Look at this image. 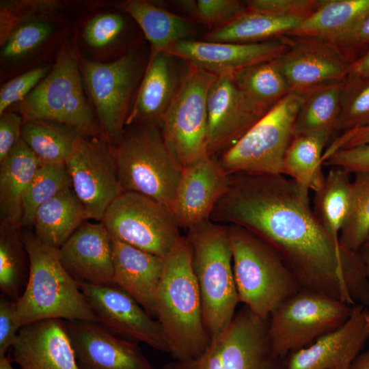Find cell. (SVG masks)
<instances>
[{
  "label": "cell",
  "mask_w": 369,
  "mask_h": 369,
  "mask_svg": "<svg viewBox=\"0 0 369 369\" xmlns=\"http://www.w3.org/2000/svg\"><path fill=\"white\" fill-rule=\"evenodd\" d=\"M210 220L245 228L280 257L301 289L351 305L369 294V281L359 252L345 251L319 223L310 200L287 176L238 174Z\"/></svg>",
  "instance_id": "cell-1"
},
{
  "label": "cell",
  "mask_w": 369,
  "mask_h": 369,
  "mask_svg": "<svg viewBox=\"0 0 369 369\" xmlns=\"http://www.w3.org/2000/svg\"><path fill=\"white\" fill-rule=\"evenodd\" d=\"M156 318L173 360L196 357L208 347L210 338L204 323L191 247L186 236L164 258L156 296Z\"/></svg>",
  "instance_id": "cell-2"
},
{
  "label": "cell",
  "mask_w": 369,
  "mask_h": 369,
  "mask_svg": "<svg viewBox=\"0 0 369 369\" xmlns=\"http://www.w3.org/2000/svg\"><path fill=\"white\" fill-rule=\"evenodd\" d=\"M22 235L29 271L16 301L19 327L53 318L98 323L78 282L63 266L58 248L44 243L35 234Z\"/></svg>",
  "instance_id": "cell-3"
},
{
  "label": "cell",
  "mask_w": 369,
  "mask_h": 369,
  "mask_svg": "<svg viewBox=\"0 0 369 369\" xmlns=\"http://www.w3.org/2000/svg\"><path fill=\"white\" fill-rule=\"evenodd\" d=\"M186 236L211 340L230 324L239 303L228 226L208 219L189 229Z\"/></svg>",
  "instance_id": "cell-4"
},
{
  "label": "cell",
  "mask_w": 369,
  "mask_h": 369,
  "mask_svg": "<svg viewBox=\"0 0 369 369\" xmlns=\"http://www.w3.org/2000/svg\"><path fill=\"white\" fill-rule=\"evenodd\" d=\"M8 110L18 113L24 120L54 121L83 137H104L84 87L72 36L60 50L47 75Z\"/></svg>",
  "instance_id": "cell-5"
},
{
  "label": "cell",
  "mask_w": 369,
  "mask_h": 369,
  "mask_svg": "<svg viewBox=\"0 0 369 369\" xmlns=\"http://www.w3.org/2000/svg\"><path fill=\"white\" fill-rule=\"evenodd\" d=\"M112 146L123 191L150 197L171 210L183 168L166 144L161 126H126Z\"/></svg>",
  "instance_id": "cell-6"
},
{
  "label": "cell",
  "mask_w": 369,
  "mask_h": 369,
  "mask_svg": "<svg viewBox=\"0 0 369 369\" xmlns=\"http://www.w3.org/2000/svg\"><path fill=\"white\" fill-rule=\"evenodd\" d=\"M239 302L262 319L301 288L277 253L241 227L227 225Z\"/></svg>",
  "instance_id": "cell-7"
},
{
  "label": "cell",
  "mask_w": 369,
  "mask_h": 369,
  "mask_svg": "<svg viewBox=\"0 0 369 369\" xmlns=\"http://www.w3.org/2000/svg\"><path fill=\"white\" fill-rule=\"evenodd\" d=\"M77 54L84 87L101 133L113 146L126 126L146 71L149 51H145L142 44L108 62L87 60Z\"/></svg>",
  "instance_id": "cell-8"
},
{
  "label": "cell",
  "mask_w": 369,
  "mask_h": 369,
  "mask_svg": "<svg viewBox=\"0 0 369 369\" xmlns=\"http://www.w3.org/2000/svg\"><path fill=\"white\" fill-rule=\"evenodd\" d=\"M304 99L289 93L261 118L232 147L216 157L229 176L282 174L294 123Z\"/></svg>",
  "instance_id": "cell-9"
},
{
  "label": "cell",
  "mask_w": 369,
  "mask_h": 369,
  "mask_svg": "<svg viewBox=\"0 0 369 369\" xmlns=\"http://www.w3.org/2000/svg\"><path fill=\"white\" fill-rule=\"evenodd\" d=\"M163 369H286V358L278 357L271 347L268 319L245 306L201 355L173 360Z\"/></svg>",
  "instance_id": "cell-10"
},
{
  "label": "cell",
  "mask_w": 369,
  "mask_h": 369,
  "mask_svg": "<svg viewBox=\"0 0 369 369\" xmlns=\"http://www.w3.org/2000/svg\"><path fill=\"white\" fill-rule=\"evenodd\" d=\"M353 308L331 297L301 289L268 318V335L274 353L286 358L310 345L344 324Z\"/></svg>",
  "instance_id": "cell-11"
},
{
  "label": "cell",
  "mask_w": 369,
  "mask_h": 369,
  "mask_svg": "<svg viewBox=\"0 0 369 369\" xmlns=\"http://www.w3.org/2000/svg\"><path fill=\"white\" fill-rule=\"evenodd\" d=\"M217 78L213 73L187 64L162 120L165 141L182 168L208 155V96Z\"/></svg>",
  "instance_id": "cell-12"
},
{
  "label": "cell",
  "mask_w": 369,
  "mask_h": 369,
  "mask_svg": "<svg viewBox=\"0 0 369 369\" xmlns=\"http://www.w3.org/2000/svg\"><path fill=\"white\" fill-rule=\"evenodd\" d=\"M102 222L112 238L165 258L182 240L172 212L146 195L124 191L107 209Z\"/></svg>",
  "instance_id": "cell-13"
},
{
  "label": "cell",
  "mask_w": 369,
  "mask_h": 369,
  "mask_svg": "<svg viewBox=\"0 0 369 369\" xmlns=\"http://www.w3.org/2000/svg\"><path fill=\"white\" fill-rule=\"evenodd\" d=\"M72 20L59 7L40 12L18 26L0 46V83L53 62L71 38Z\"/></svg>",
  "instance_id": "cell-14"
},
{
  "label": "cell",
  "mask_w": 369,
  "mask_h": 369,
  "mask_svg": "<svg viewBox=\"0 0 369 369\" xmlns=\"http://www.w3.org/2000/svg\"><path fill=\"white\" fill-rule=\"evenodd\" d=\"M66 165L87 219L102 221L108 207L124 192L113 146L104 137L81 136Z\"/></svg>",
  "instance_id": "cell-15"
},
{
  "label": "cell",
  "mask_w": 369,
  "mask_h": 369,
  "mask_svg": "<svg viewBox=\"0 0 369 369\" xmlns=\"http://www.w3.org/2000/svg\"><path fill=\"white\" fill-rule=\"evenodd\" d=\"M114 3L98 0L94 8L72 19V37L77 53L83 58L111 62L146 40L134 19Z\"/></svg>",
  "instance_id": "cell-16"
},
{
  "label": "cell",
  "mask_w": 369,
  "mask_h": 369,
  "mask_svg": "<svg viewBox=\"0 0 369 369\" xmlns=\"http://www.w3.org/2000/svg\"><path fill=\"white\" fill-rule=\"evenodd\" d=\"M98 323L111 333L168 353L159 321L115 284L78 282Z\"/></svg>",
  "instance_id": "cell-17"
},
{
  "label": "cell",
  "mask_w": 369,
  "mask_h": 369,
  "mask_svg": "<svg viewBox=\"0 0 369 369\" xmlns=\"http://www.w3.org/2000/svg\"><path fill=\"white\" fill-rule=\"evenodd\" d=\"M290 93L305 96L329 85L344 82L351 62L337 46L313 38L289 36L278 58Z\"/></svg>",
  "instance_id": "cell-18"
},
{
  "label": "cell",
  "mask_w": 369,
  "mask_h": 369,
  "mask_svg": "<svg viewBox=\"0 0 369 369\" xmlns=\"http://www.w3.org/2000/svg\"><path fill=\"white\" fill-rule=\"evenodd\" d=\"M288 46L287 36L245 44L188 39L177 42L165 52L218 76L276 59Z\"/></svg>",
  "instance_id": "cell-19"
},
{
  "label": "cell",
  "mask_w": 369,
  "mask_h": 369,
  "mask_svg": "<svg viewBox=\"0 0 369 369\" xmlns=\"http://www.w3.org/2000/svg\"><path fill=\"white\" fill-rule=\"evenodd\" d=\"M264 115L249 104L232 74L218 75L208 96V155L220 156Z\"/></svg>",
  "instance_id": "cell-20"
},
{
  "label": "cell",
  "mask_w": 369,
  "mask_h": 369,
  "mask_svg": "<svg viewBox=\"0 0 369 369\" xmlns=\"http://www.w3.org/2000/svg\"><path fill=\"white\" fill-rule=\"evenodd\" d=\"M64 321L80 369H154L137 342L98 323Z\"/></svg>",
  "instance_id": "cell-21"
},
{
  "label": "cell",
  "mask_w": 369,
  "mask_h": 369,
  "mask_svg": "<svg viewBox=\"0 0 369 369\" xmlns=\"http://www.w3.org/2000/svg\"><path fill=\"white\" fill-rule=\"evenodd\" d=\"M369 340V310L356 304L346 322L286 357V369H348Z\"/></svg>",
  "instance_id": "cell-22"
},
{
  "label": "cell",
  "mask_w": 369,
  "mask_h": 369,
  "mask_svg": "<svg viewBox=\"0 0 369 369\" xmlns=\"http://www.w3.org/2000/svg\"><path fill=\"white\" fill-rule=\"evenodd\" d=\"M230 181L217 159L206 155L183 168L171 211L187 230L210 219Z\"/></svg>",
  "instance_id": "cell-23"
},
{
  "label": "cell",
  "mask_w": 369,
  "mask_h": 369,
  "mask_svg": "<svg viewBox=\"0 0 369 369\" xmlns=\"http://www.w3.org/2000/svg\"><path fill=\"white\" fill-rule=\"evenodd\" d=\"M10 354L20 369H80L62 319H46L23 326Z\"/></svg>",
  "instance_id": "cell-24"
},
{
  "label": "cell",
  "mask_w": 369,
  "mask_h": 369,
  "mask_svg": "<svg viewBox=\"0 0 369 369\" xmlns=\"http://www.w3.org/2000/svg\"><path fill=\"white\" fill-rule=\"evenodd\" d=\"M58 250L63 266L78 282L115 284L112 238L102 221L83 223Z\"/></svg>",
  "instance_id": "cell-25"
},
{
  "label": "cell",
  "mask_w": 369,
  "mask_h": 369,
  "mask_svg": "<svg viewBox=\"0 0 369 369\" xmlns=\"http://www.w3.org/2000/svg\"><path fill=\"white\" fill-rule=\"evenodd\" d=\"M112 251L114 284L155 318L156 296L163 274L164 258L114 238Z\"/></svg>",
  "instance_id": "cell-26"
},
{
  "label": "cell",
  "mask_w": 369,
  "mask_h": 369,
  "mask_svg": "<svg viewBox=\"0 0 369 369\" xmlns=\"http://www.w3.org/2000/svg\"><path fill=\"white\" fill-rule=\"evenodd\" d=\"M174 56L161 52L148 60L126 126L161 124L180 84V75L173 62Z\"/></svg>",
  "instance_id": "cell-27"
},
{
  "label": "cell",
  "mask_w": 369,
  "mask_h": 369,
  "mask_svg": "<svg viewBox=\"0 0 369 369\" xmlns=\"http://www.w3.org/2000/svg\"><path fill=\"white\" fill-rule=\"evenodd\" d=\"M118 8L128 14L149 44L148 60L178 41L189 39L195 30L193 20L171 12L148 0L116 1Z\"/></svg>",
  "instance_id": "cell-28"
},
{
  "label": "cell",
  "mask_w": 369,
  "mask_h": 369,
  "mask_svg": "<svg viewBox=\"0 0 369 369\" xmlns=\"http://www.w3.org/2000/svg\"><path fill=\"white\" fill-rule=\"evenodd\" d=\"M368 12L369 0H322L318 8L287 36L316 38L340 49Z\"/></svg>",
  "instance_id": "cell-29"
},
{
  "label": "cell",
  "mask_w": 369,
  "mask_h": 369,
  "mask_svg": "<svg viewBox=\"0 0 369 369\" xmlns=\"http://www.w3.org/2000/svg\"><path fill=\"white\" fill-rule=\"evenodd\" d=\"M40 165L22 138L0 162L1 221L20 227L24 197Z\"/></svg>",
  "instance_id": "cell-30"
},
{
  "label": "cell",
  "mask_w": 369,
  "mask_h": 369,
  "mask_svg": "<svg viewBox=\"0 0 369 369\" xmlns=\"http://www.w3.org/2000/svg\"><path fill=\"white\" fill-rule=\"evenodd\" d=\"M331 132L320 131L294 136L284 156L282 174L292 180L303 198L309 200V191L321 187L323 155Z\"/></svg>",
  "instance_id": "cell-31"
},
{
  "label": "cell",
  "mask_w": 369,
  "mask_h": 369,
  "mask_svg": "<svg viewBox=\"0 0 369 369\" xmlns=\"http://www.w3.org/2000/svg\"><path fill=\"white\" fill-rule=\"evenodd\" d=\"M86 219L81 203L69 188L38 208L34 234L44 243L59 249Z\"/></svg>",
  "instance_id": "cell-32"
},
{
  "label": "cell",
  "mask_w": 369,
  "mask_h": 369,
  "mask_svg": "<svg viewBox=\"0 0 369 369\" xmlns=\"http://www.w3.org/2000/svg\"><path fill=\"white\" fill-rule=\"evenodd\" d=\"M304 19L247 10L228 24L210 31L206 41L257 43L287 36Z\"/></svg>",
  "instance_id": "cell-33"
},
{
  "label": "cell",
  "mask_w": 369,
  "mask_h": 369,
  "mask_svg": "<svg viewBox=\"0 0 369 369\" xmlns=\"http://www.w3.org/2000/svg\"><path fill=\"white\" fill-rule=\"evenodd\" d=\"M277 58L248 66L232 74L247 101L262 115L290 93Z\"/></svg>",
  "instance_id": "cell-34"
},
{
  "label": "cell",
  "mask_w": 369,
  "mask_h": 369,
  "mask_svg": "<svg viewBox=\"0 0 369 369\" xmlns=\"http://www.w3.org/2000/svg\"><path fill=\"white\" fill-rule=\"evenodd\" d=\"M81 135L69 126L50 120H24L21 138L41 165L65 164Z\"/></svg>",
  "instance_id": "cell-35"
},
{
  "label": "cell",
  "mask_w": 369,
  "mask_h": 369,
  "mask_svg": "<svg viewBox=\"0 0 369 369\" xmlns=\"http://www.w3.org/2000/svg\"><path fill=\"white\" fill-rule=\"evenodd\" d=\"M352 182L349 173L332 167L314 199V213L327 235L336 243L346 219L351 200Z\"/></svg>",
  "instance_id": "cell-36"
},
{
  "label": "cell",
  "mask_w": 369,
  "mask_h": 369,
  "mask_svg": "<svg viewBox=\"0 0 369 369\" xmlns=\"http://www.w3.org/2000/svg\"><path fill=\"white\" fill-rule=\"evenodd\" d=\"M344 82L318 88L305 96L297 113L293 137L337 130Z\"/></svg>",
  "instance_id": "cell-37"
},
{
  "label": "cell",
  "mask_w": 369,
  "mask_h": 369,
  "mask_svg": "<svg viewBox=\"0 0 369 369\" xmlns=\"http://www.w3.org/2000/svg\"><path fill=\"white\" fill-rule=\"evenodd\" d=\"M28 255L19 228L5 221L0 226V290L16 301L26 285Z\"/></svg>",
  "instance_id": "cell-38"
},
{
  "label": "cell",
  "mask_w": 369,
  "mask_h": 369,
  "mask_svg": "<svg viewBox=\"0 0 369 369\" xmlns=\"http://www.w3.org/2000/svg\"><path fill=\"white\" fill-rule=\"evenodd\" d=\"M369 235V172L355 174L350 204L339 243L345 251L357 252Z\"/></svg>",
  "instance_id": "cell-39"
},
{
  "label": "cell",
  "mask_w": 369,
  "mask_h": 369,
  "mask_svg": "<svg viewBox=\"0 0 369 369\" xmlns=\"http://www.w3.org/2000/svg\"><path fill=\"white\" fill-rule=\"evenodd\" d=\"M69 188L72 183L65 164L40 165L24 197L20 226H32L38 208Z\"/></svg>",
  "instance_id": "cell-40"
},
{
  "label": "cell",
  "mask_w": 369,
  "mask_h": 369,
  "mask_svg": "<svg viewBox=\"0 0 369 369\" xmlns=\"http://www.w3.org/2000/svg\"><path fill=\"white\" fill-rule=\"evenodd\" d=\"M175 2L210 31L228 24L247 10L245 1L238 0H182Z\"/></svg>",
  "instance_id": "cell-41"
},
{
  "label": "cell",
  "mask_w": 369,
  "mask_h": 369,
  "mask_svg": "<svg viewBox=\"0 0 369 369\" xmlns=\"http://www.w3.org/2000/svg\"><path fill=\"white\" fill-rule=\"evenodd\" d=\"M369 122V80L344 83L337 129L344 131Z\"/></svg>",
  "instance_id": "cell-42"
},
{
  "label": "cell",
  "mask_w": 369,
  "mask_h": 369,
  "mask_svg": "<svg viewBox=\"0 0 369 369\" xmlns=\"http://www.w3.org/2000/svg\"><path fill=\"white\" fill-rule=\"evenodd\" d=\"M61 5L59 0H1L0 46L25 20L40 12Z\"/></svg>",
  "instance_id": "cell-43"
},
{
  "label": "cell",
  "mask_w": 369,
  "mask_h": 369,
  "mask_svg": "<svg viewBox=\"0 0 369 369\" xmlns=\"http://www.w3.org/2000/svg\"><path fill=\"white\" fill-rule=\"evenodd\" d=\"M53 62L42 64L1 83L0 114L23 100L47 75Z\"/></svg>",
  "instance_id": "cell-44"
},
{
  "label": "cell",
  "mask_w": 369,
  "mask_h": 369,
  "mask_svg": "<svg viewBox=\"0 0 369 369\" xmlns=\"http://www.w3.org/2000/svg\"><path fill=\"white\" fill-rule=\"evenodd\" d=\"M322 0H248L247 10L284 17L306 18L320 5Z\"/></svg>",
  "instance_id": "cell-45"
},
{
  "label": "cell",
  "mask_w": 369,
  "mask_h": 369,
  "mask_svg": "<svg viewBox=\"0 0 369 369\" xmlns=\"http://www.w3.org/2000/svg\"><path fill=\"white\" fill-rule=\"evenodd\" d=\"M323 165L340 167L349 174L369 172V144L339 150L330 155Z\"/></svg>",
  "instance_id": "cell-46"
},
{
  "label": "cell",
  "mask_w": 369,
  "mask_h": 369,
  "mask_svg": "<svg viewBox=\"0 0 369 369\" xmlns=\"http://www.w3.org/2000/svg\"><path fill=\"white\" fill-rule=\"evenodd\" d=\"M16 301L8 297L0 300V357L7 355L14 344L20 327L16 319Z\"/></svg>",
  "instance_id": "cell-47"
},
{
  "label": "cell",
  "mask_w": 369,
  "mask_h": 369,
  "mask_svg": "<svg viewBox=\"0 0 369 369\" xmlns=\"http://www.w3.org/2000/svg\"><path fill=\"white\" fill-rule=\"evenodd\" d=\"M23 122V117L14 111L0 114V162L21 139Z\"/></svg>",
  "instance_id": "cell-48"
},
{
  "label": "cell",
  "mask_w": 369,
  "mask_h": 369,
  "mask_svg": "<svg viewBox=\"0 0 369 369\" xmlns=\"http://www.w3.org/2000/svg\"><path fill=\"white\" fill-rule=\"evenodd\" d=\"M369 48V12L348 35L340 47L351 63Z\"/></svg>",
  "instance_id": "cell-49"
},
{
  "label": "cell",
  "mask_w": 369,
  "mask_h": 369,
  "mask_svg": "<svg viewBox=\"0 0 369 369\" xmlns=\"http://www.w3.org/2000/svg\"><path fill=\"white\" fill-rule=\"evenodd\" d=\"M366 144H369V122L345 131L334 139L324 151L322 158L323 163L330 155L339 150Z\"/></svg>",
  "instance_id": "cell-50"
},
{
  "label": "cell",
  "mask_w": 369,
  "mask_h": 369,
  "mask_svg": "<svg viewBox=\"0 0 369 369\" xmlns=\"http://www.w3.org/2000/svg\"><path fill=\"white\" fill-rule=\"evenodd\" d=\"M368 80H369V48L351 63L344 83Z\"/></svg>",
  "instance_id": "cell-51"
},
{
  "label": "cell",
  "mask_w": 369,
  "mask_h": 369,
  "mask_svg": "<svg viewBox=\"0 0 369 369\" xmlns=\"http://www.w3.org/2000/svg\"><path fill=\"white\" fill-rule=\"evenodd\" d=\"M348 369H369V350L361 352L355 359Z\"/></svg>",
  "instance_id": "cell-52"
},
{
  "label": "cell",
  "mask_w": 369,
  "mask_h": 369,
  "mask_svg": "<svg viewBox=\"0 0 369 369\" xmlns=\"http://www.w3.org/2000/svg\"><path fill=\"white\" fill-rule=\"evenodd\" d=\"M358 251L364 262L366 275L369 281V235Z\"/></svg>",
  "instance_id": "cell-53"
},
{
  "label": "cell",
  "mask_w": 369,
  "mask_h": 369,
  "mask_svg": "<svg viewBox=\"0 0 369 369\" xmlns=\"http://www.w3.org/2000/svg\"><path fill=\"white\" fill-rule=\"evenodd\" d=\"M12 362L10 353L5 356L0 357V369H13Z\"/></svg>",
  "instance_id": "cell-54"
}]
</instances>
